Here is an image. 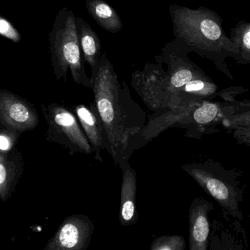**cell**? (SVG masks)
Wrapping results in <instances>:
<instances>
[{
    "label": "cell",
    "mask_w": 250,
    "mask_h": 250,
    "mask_svg": "<svg viewBox=\"0 0 250 250\" xmlns=\"http://www.w3.org/2000/svg\"><path fill=\"white\" fill-rule=\"evenodd\" d=\"M90 80L93 103L106 136V151L118 166L129 159L134 140L146 127V114L131 97L125 82L120 83L106 52L102 54L99 70Z\"/></svg>",
    "instance_id": "cell-1"
},
{
    "label": "cell",
    "mask_w": 250,
    "mask_h": 250,
    "mask_svg": "<svg viewBox=\"0 0 250 250\" xmlns=\"http://www.w3.org/2000/svg\"><path fill=\"white\" fill-rule=\"evenodd\" d=\"M169 14L172 24L174 42L188 53L197 55L212 61L219 71L233 80L227 65V58H232L244 65L238 49L226 36L219 14L204 6L191 9L171 5Z\"/></svg>",
    "instance_id": "cell-2"
},
{
    "label": "cell",
    "mask_w": 250,
    "mask_h": 250,
    "mask_svg": "<svg viewBox=\"0 0 250 250\" xmlns=\"http://www.w3.org/2000/svg\"><path fill=\"white\" fill-rule=\"evenodd\" d=\"M52 69L57 80L66 81L70 70L74 83L92 88L82 55L76 25V17L68 7H62L55 17L49 34Z\"/></svg>",
    "instance_id": "cell-3"
},
{
    "label": "cell",
    "mask_w": 250,
    "mask_h": 250,
    "mask_svg": "<svg viewBox=\"0 0 250 250\" xmlns=\"http://www.w3.org/2000/svg\"><path fill=\"white\" fill-rule=\"evenodd\" d=\"M181 167L228 215L242 220L241 205L244 191L238 175L234 171L225 169L211 159L186 164Z\"/></svg>",
    "instance_id": "cell-4"
},
{
    "label": "cell",
    "mask_w": 250,
    "mask_h": 250,
    "mask_svg": "<svg viewBox=\"0 0 250 250\" xmlns=\"http://www.w3.org/2000/svg\"><path fill=\"white\" fill-rule=\"evenodd\" d=\"M131 85L153 112L175 110L186 105L178 95L171 91L167 74L160 64L147 62L142 71H134Z\"/></svg>",
    "instance_id": "cell-5"
},
{
    "label": "cell",
    "mask_w": 250,
    "mask_h": 250,
    "mask_svg": "<svg viewBox=\"0 0 250 250\" xmlns=\"http://www.w3.org/2000/svg\"><path fill=\"white\" fill-rule=\"evenodd\" d=\"M42 110L47 124L46 140L48 142L62 146L71 155L93 153L75 114L56 103L42 105Z\"/></svg>",
    "instance_id": "cell-6"
},
{
    "label": "cell",
    "mask_w": 250,
    "mask_h": 250,
    "mask_svg": "<svg viewBox=\"0 0 250 250\" xmlns=\"http://www.w3.org/2000/svg\"><path fill=\"white\" fill-rule=\"evenodd\" d=\"M93 232L94 225L88 216L71 215L64 219L43 250H87Z\"/></svg>",
    "instance_id": "cell-7"
},
{
    "label": "cell",
    "mask_w": 250,
    "mask_h": 250,
    "mask_svg": "<svg viewBox=\"0 0 250 250\" xmlns=\"http://www.w3.org/2000/svg\"><path fill=\"white\" fill-rule=\"evenodd\" d=\"M188 52L172 41L162 48V53L156 56L158 64H166L167 74L169 79L171 91L174 95L188 82L206 73L197 64L190 61Z\"/></svg>",
    "instance_id": "cell-8"
},
{
    "label": "cell",
    "mask_w": 250,
    "mask_h": 250,
    "mask_svg": "<svg viewBox=\"0 0 250 250\" xmlns=\"http://www.w3.org/2000/svg\"><path fill=\"white\" fill-rule=\"evenodd\" d=\"M0 123L21 134L38 126L39 115L28 101L9 90L0 89Z\"/></svg>",
    "instance_id": "cell-9"
},
{
    "label": "cell",
    "mask_w": 250,
    "mask_h": 250,
    "mask_svg": "<svg viewBox=\"0 0 250 250\" xmlns=\"http://www.w3.org/2000/svg\"><path fill=\"white\" fill-rule=\"evenodd\" d=\"M213 209V205L201 197H197L191 203L188 211L189 250H208L210 234L209 215Z\"/></svg>",
    "instance_id": "cell-10"
},
{
    "label": "cell",
    "mask_w": 250,
    "mask_h": 250,
    "mask_svg": "<svg viewBox=\"0 0 250 250\" xmlns=\"http://www.w3.org/2000/svg\"><path fill=\"white\" fill-rule=\"evenodd\" d=\"M74 112L80 125L91 146L93 157L98 162H103L102 151L107 148V140L102 120L94 103L90 106L79 104L74 107Z\"/></svg>",
    "instance_id": "cell-11"
},
{
    "label": "cell",
    "mask_w": 250,
    "mask_h": 250,
    "mask_svg": "<svg viewBox=\"0 0 250 250\" xmlns=\"http://www.w3.org/2000/svg\"><path fill=\"white\" fill-rule=\"evenodd\" d=\"M24 170V158L19 149H0V200L7 202L11 198Z\"/></svg>",
    "instance_id": "cell-12"
},
{
    "label": "cell",
    "mask_w": 250,
    "mask_h": 250,
    "mask_svg": "<svg viewBox=\"0 0 250 250\" xmlns=\"http://www.w3.org/2000/svg\"><path fill=\"white\" fill-rule=\"evenodd\" d=\"M118 166L122 170L119 220L123 227H126L134 225L138 220V211L136 206L137 174L128 163V159H124Z\"/></svg>",
    "instance_id": "cell-13"
},
{
    "label": "cell",
    "mask_w": 250,
    "mask_h": 250,
    "mask_svg": "<svg viewBox=\"0 0 250 250\" xmlns=\"http://www.w3.org/2000/svg\"><path fill=\"white\" fill-rule=\"evenodd\" d=\"M76 25L83 61L91 67L90 78H93L100 65L102 54L100 39L91 26L81 17H76Z\"/></svg>",
    "instance_id": "cell-14"
},
{
    "label": "cell",
    "mask_w": 250,
    "mask_h": 250,
    "mask_svg": "<svg viewBox=\"0 0 250 250\" xmlns=\"http://www.w3.org/2000/svg\"><path fill=\"white\" fill-rule=\"evenodd\" d=\"M86 8L102 28L116 33L123 28V21L117 11L104 0H86Z\"/></svg>",
    "instance_id": "cell-15"
},
{
    "label": "cell",
    "mask_w": 250,
    "mask_h": 250,
    "mask_svg": "<svg viewBox=\"0 0 250 250\" xmlns=\"http://www.w3.org/2000/svg\"><path fill=\"white\" fill-rule=\"evenodd\" d=\"M217 89L216 83L204 74L188 82L177 94L180 97L206 100L216 96Z\"/></svg>",
    "instance_id": "cell-16"
},
{
    "label": "cell",
    "mask_w": 250,
    "mask_h": 250,
    "mask_svg": "<svg viewBox=\"0 0 250 250\" xmlns=\"http://www.w3.org/2000/svg\"><path fill=\"white\" fill-rule=\"evenodd\" d=\"M224 105L218 102L201 101L191 110L192 121L198 125H209L222 118Z\"/></svg>",
    "instance_id": "cell-17"
},
{
    "label": "cell",
    "mask_w": 250,
    "mask_h": 250,
    "mask_svg": "<svg viewBox=\"0 0 250 250\" xmlns=\"http://www.w3.org/2000/svg\"><path fill=\"white\" fill-rule=\"evenodd\" d=\"M229 39L238 49L244 65L250 63V24L241 20L230 30Z\"/></svg>",
    "instance_id": "cell-18"
},
{
    "label": "cell",
    "mask_w": 250,
    "mask_h": 250,
    "mask_svg": "<svg viewBox=\"0 0 250 250\" xmlns=\"http://www.w3.org/2000/svg\"><path fill=\"white\" fill-rule=\"evenodd\" d=\"M187 248L182 235H162L155 238L150 246L151 250H184Z\"/></svg>",
    "instance_id": "cell-19"
},
{
    "label": "cell",
    "mask_w": 250,
    "mask_h": 250,
    "mask_svg": "<svg viewBox=\"0 0 250 250\" xmlns=\"http://www.w3.org/2000/svg\"><path fill=\"white\" fill-rule=\"evenodd\" d=\"M21 134L0 123V149L11 150L16 147Z\"/></svg>",
    "instance_id": "cell-20"
},
{
    "label": "cell",
    "mask_w": 250,
    "mask_h": 250,
    "mask_svg": "<svg viewBox=\"0 0 250 250\" xmlns=\"http://www.w3.org/2000/svg\"><path fill=\"white\" fill-rule=\"evenodd\" d=\"M0 36L16 43H20L21 39L19 30L2 16H0Z\"/></svg>",
    "instance_id": "cell-21"
},
{
    "label": "cell",
    "mask_w": 250,
    "mask_h": 250,
    "mask_svg": "<svg viewBox=\"0 0 250 250\" xmlns=\"http://www.w3.org/2000/svg\"><path fill=\"white\" fill-rule=\"evenodd\" d=\"M245 91L244 88L241 87H233L230 88L226 89V90H222V93H220V96L223 97L226 101H230V102H235L233 98L236 96L240 92L244 93Z\"/></svg>",
    "instance_id": "cell-22"
}]
</instances>
